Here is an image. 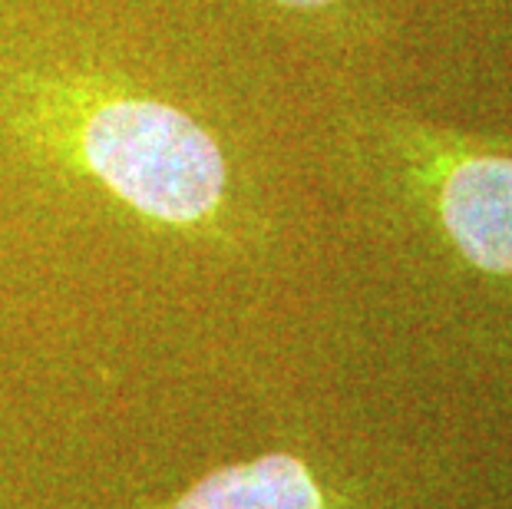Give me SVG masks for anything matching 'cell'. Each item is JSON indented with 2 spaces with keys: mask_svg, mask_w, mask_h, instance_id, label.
<instances>
[{
  "mask_svg": "<svg viewBox=\"0 0 512 509\" xmlns=\"http://www.w3.org/2000/svg\"><path fill=\"white\" fill-rule=\"evenodd\" d=\"M83 159L123 202L169 225L219 209L225 162L212 136L172 106L113 100L86 116Z\"/></svg>",
  "mask_w": 512,
  "mask_h": 509,
  "instance_id": "1",
  "label": "cell"
},
{
  "mask_svg": "<svg viewBox=\"0 0 512 509\" xmlns=\"http://www.w3.org/2000/svg\"><path fill=\"white\" fill-rule=\"evenodd\" d=\"M440 219L466 262L512 275V156H456L440 179Z\"/></svg>",
  "mask_w": 512,
  "mask_h": 509,
  "instance_id": "2",
  "label": "cell"
},
{
  "mask_svg": "<svg viewBox=\"0 0 512 509\" xmlns=\"http://www.w3.org/2000/svg\"><path fill=\"white\" fill-rule=\"evenodd\" d=\"M172 509H324V500L301 460L268 453L209 473Z\"/></svg>",
  "mask_w": 512,
  "mask_h": 509,
  "instance_id": "3",
  "label": "cell"
},
{
  "mask_svg": "<svg viewBox=\"0 0 512 509\" xmlns=\"http://www.w3.org/2000/svg\"><path fill=\"white\" fill-rule=\"evenodd\" d=\"M278 4H288V7H324L331 0H278Z\"/></svg>",
  "mask_w": 512,
  "mask_h": 509,
  "instance_id": "4",
  "label": "cell"
}]
</instances>
